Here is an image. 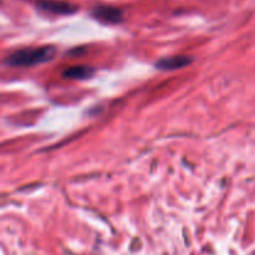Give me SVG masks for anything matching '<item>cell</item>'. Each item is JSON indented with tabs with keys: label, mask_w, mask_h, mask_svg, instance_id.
<instances>
[{
	"label": "cell",
	"mask_w": 255,
	"mask_h": 255,
	"mask_svg": "<svg viewBox=\"0 0 255 255\" xmlns=\"http://www.w3.org/2000/svg\"><path fill=\"white\" fill-rule=\"evenodd\" d=\"M56 56V50L54 46L32 47L15 51L6 57V64L12 67H31L35 65L45 64Z\"/></svg>",
	"instance_id": "cell-1"
},
{
	"label": "cell",
	"mask_w": 255,
	"mask_h": 255,
	"mask_svg": "<svg viewBox=\"0 0 255 255\" xmlns=\"http://www.w3.org/2000/svg\"><path fill=\"white\" fill-rule=\"evenodd\" d=\"M92 16L101 21L110 22V24H119L124 19V12L121 9L112 5H96L92 9Z\"/></svg>",
	"instance_id": "cell-2"
},
{
	"label": "cell",
	"mask_w": 255,
	"mask_h": 255,
	"mask_svg": "<svg viewBox=\"0 0 255 255\" xmlns=\"http://www.w3.org/2000/svg\"><path fill=\"white\" fill-rule=\"evenodd\" d=\"M37 7L42 11L51 12L57 15H70L77 11L79 7L71 2L62 1V0H42L37 2Z\"/></svg>",
	"instance_id": "cell-3"
},
{
	"label": "cell",
	"mask_w": 255,
	"mask_h": 255,
	"mask_svg": "<svg viewBox=\"0 0 255 255\" xmlns=\"http://www.w3.org/2000/svg\"><path fill=\"white\" fill-rule=\"evenodd\" d=\"M192 64V57L184 56V55H179V56H172L166 57V59L159 60L156 64L157 69H161L167 71V70H177L182 69V67L187 66V65Z\"/></svg>",
	"instance_id": "cell-4"
},
{
	"label": "cell",
	"mask_w": 255,
	"mask_h": 255,
	"mask_svg": "<svg viewBox=\"0 0 255 255\" xmlns=\"http://www.w3.org/2000/svg\"><path fill=\"white\" fill-rule=\"evenodd\" d=\"M94 75H95V70L92 69V67L84 66V65L67 67V69L64 71V77H66V79H72V80H87V79H91Z\"/></svg>",
	"instance_id": "cell-5"
}]
</instances>
